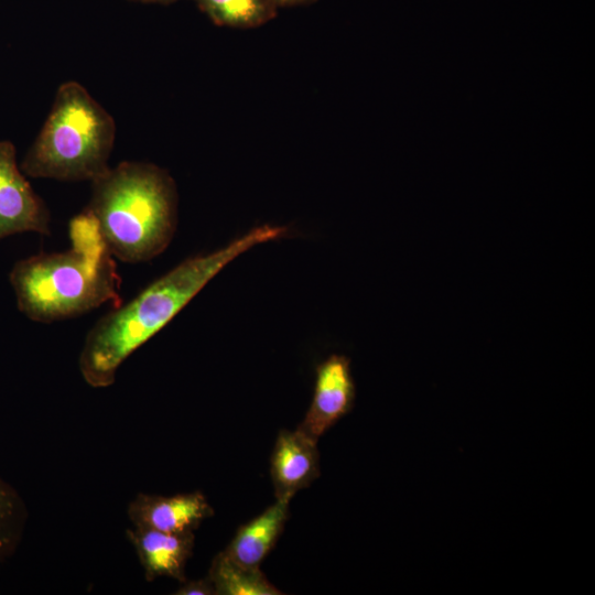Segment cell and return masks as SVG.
Masks as SVG:
<instances>
[{
	"instance_id": "obj_1",
	"label": "cell",
	"mask_w": 595,
	"mask_h": 595,
	"mask_svg": "<svg viewBox=\"0 0 595 595\" xmlns=\"http://www.w3.org/2000/svg\"><path fill=\"white\" fill-rule=\"evenodd\" d=\"M260 226L210 253L185 259L126 304L115 306L88 331L79 354L83 379L93 388L111 386L122 363L163 328L223 268L248 249L286 236Z\"/></svg>"
},
{
	"instance_id": "obj_2",
	"label": "cell",
	"mask_w": 595,
	"mask_h": 595,
	"mask_svg": "<svg viewBox=\"0 0 595 595\" xmlns=\"http://www.w3.org/2000/svg\"><path fill=\"white\" fill-rule=\"evenodd\" d=\"M69 248L17 261L9 281L18 310L51 324L71 320L105 303L121 304V277L95 216L86 208L71 218Z\"/></svg>"
},
{
	"instance_id": "obj_3",
	"label": "cell",
	"mask_w": 595,
	"mask_h": 595,
	"mask_svg": "<svg viewBox=\"0 0 595 595\" xmlns=\"http://www.w3.org/2000/svg\"><path fill=\"white\" fill-rule=\"evenodd\" d=\"M87 206L115 259L147 262L162 253L177 223L174 181L147 162L123 161L96 177Z\"/></svg>"
},
{
	"instance_id": "obj_4",
	"label": "cell",
	"mask_w": 595,
	"mask_h": 595,
	"mask_svg": "<svg viewBox=\"0 0 595 595\" xmlns=\"http://www.w3.org/2000/svg\"><path fill=\"white\" fill-rule=\"evenodd\" d=\"M116 138L112 116L78 82L63 83L20 165L33 178L94 181L108 167Z\"/></svg>"
},
{
	"instance_id": "obj_5",
	"label": "cell",
	"mask_w": 595,
	"mask_h": 595,
	"mask_svg": "<svg viewBox=\"0 0 595 595\" xmlns=\"http://www.w3.org/2000/svg\"><path fill=\"white\" fill-rule=\"evenodd\" d=\"M17 161L9 140H0V240L23 232L51 235V214Z\"/></svg>"
},
{
	"instance_id": "obj_6",
	"label": "cell",
	"mask_w": 595,
	"mask_h": 595,
	"mask_svg": "<svg viewBox=\"0 0 595 595\" xmlns=\"http://www.w3.org/2000/svg\"><path fill=\"white\" fill-rule=\"evenodd\" d=\"M355 396L349 358L332 354L316 367L313 399L298 429L317 441L351 410Z\"/></svg>"
},
{
	"instance_id": "obj_7",
	"label": "cell",
	"mask_w": 595,
	"mask_h": 595,
	"mask_svg": "<svg viewBox=\"0 0 595 595\" xmlns=\"http://www.w3.org/2000/svg\"><path fill=\"white\" fill-rule=\"evenodd\" d=\"M127 515L134 527L164 532H188L214 516V509L201 491L160 496L139 493L130 501Z\"/></svg>"
},
{
	"instance_id": "obj_8",
	"label": "cell",
	"mask_w": 595,
	"mask_h": 595,
	"mask_svg": "<svg viewBox=\"0 0 595 595\" xmlns=\"http://www.w3.org/2000/svg\"><path fill=\"white\" fill-rule=\"evenodd\" d=\"M313 440L299 429L281 431L270 459V474L277 500L290 501L320 475V454Z\"/></svg>"
},
{
	"instance_id": "obj_9",
	"label": "cell",
	"mask_w": 595,
	"mask_h": 595,
	"mask_svg": "<svg viewBox=\"0 0 595 595\" xmlns=\"http://www.w3.org/2000/svg\"><path fill=\"white\" fill-rule=\"evenodd\" d=\"M126 533L136 550L147 581L162 576L180 583L186 580L185 565L192 556L195 540L193 531L164 532L133 526L127 529Z\"/></svg>"
},
{
	"instance_id": "obj_10",
	"label": "cell",
	"mask_w": 595,
	"mask_h": 595,
	"mask_svg": "<svg viewBox=\"0 0 595 595\" xmlns=\"http://www.w3.org/2000/svg\"><path fill=\"white\" fill-rule=\"evenodd\" d=\"M289 504L277 500L261 515L241 526L224 552L242 566L260 567L283 531L289 518Z\"/></svg>"
},
{
	"instance_id": "obj_11",
	"label": "cell",
	"mask_w": 595,
	"mask_h": 595,
	"mask_svg": "<svg viewBox=\"0 0 595 595\" xmlns=\"http://www.w3.org/2000/svg\"><path fill=\"white\" fill-rule=\"evenodd\" d=\"M207 577L216 595H279L282 594L261 572L231 560L224 551L215 555Z\"/></svg>"
},
{
	"instance_id": "obj_12",
	"label": "cell",
	"mask_w": 595,
	"mask_h": 595,
	"mask_svg": "<svg viewBox=\"0 0 595 595\" xmlns=\"http://www.w3.org/2000/svg\"><path fill=\"white\" fill-rule=\"evenodd\" d=\"M28 510L19 493L0 477V564L17 550L25 527Z\"/></svg>"
},
{
	"instance_id": "obj_13",
	"label": "cell",
	"mask_w": 595,
	"mask_h": 595,
	"mask_svg": "<svg viewBox=\"0 0 595 595\" xmlns=\"http://www.w3.org/2000/svg\"><path fill=\"white\" fill-rule=\"evenodd\" d=\"M216 23L235 26L262 22L270 12L271 0H197ZM273 3V2H272Z\"/></svg>"
},
{
	"instance_id": "obj_14",
	"label": "cell",
	"mask_w": 595,
	"mask_h": 595,
	"mask_svg": "<svg viewBox=\"0 0 595 595\" xmlns=\"http://www.w3.org/2000/svg\"><path fill=\"white\" fill-rule=\"evenodd\" d=\"M175 595H216L215 588L210 580L204 578L194 581H184L174 593Z\"/></svg>"
},
{
	"instance_id": "obj_15",
	"label": "cell",
	"mask_w": 595,
	"mask_h": 595,
	"mask_svg": "<svg viewBox=\"0 0 595 595\" xmlns=\"http://www.w3.org/2000/svg\"><path fill=\"white\" fill-rule=\"evenodd\" d=\"M271 1L280 6H292V4L304 2L306 0H271Z\"/></svg>"
},
{
	"instance_id": "obj_16",
	"label": "cell",
	"mask_w": 595,
	"mask_h": 595,
	"mask_svg": "<svg viewBox=\"0 0 595 595\" xmlns=\"http://www.w3.org/2000/svg\"><path fill=\"white\" fill-rule=\"evenodd\" d=\"M140 1H145V2H170V1H173V0H140Z\"/></svg>"
}]
</instances>
